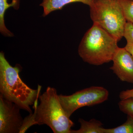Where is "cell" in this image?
Returning <instances> with one entry per match:
<instances>
[{"label":"cell","mask_w":133,"mask_h":133,"mask_svg":"<svg viewBox=\"0 0 133 133\" xmlns=\"http://www.w3.org/2000/svg\"><path fill=\"white\" fill-rule=\"evenodd\" d=\"M104 133H133V118L128 115L124 124L113 128L105 129Z\"/></svg>","instance_id":"11"},{"label":"cell","mask_w":133,"mask_h":133,"mask_svg":"<svg viewBox=\"0 0 133 133\" xmlns=\"http://www.w3.org/2000/svg\"><path fill=\"white\" fill-rule=\"evenodd\" d=\"M118 41L111 34L93 23L87 31L78 48L83 61L89 64L100 65L112 61L119 48Z\"/></svg>","instance_id":"3"},{"label":"cell","mask_w":133,"mask_h":133,"mask_svg":"<svg viewBox=\"0 0 133 133\" xmlns=\"http://www.w3.org/2000/svg\"><path fill=\"white\" fill-rule=\"evenodd\" d=\"M121 100H124L128 98H133V88L131 90H127L122 91L119 95Z\"/></svg>","instance_id":"15"},{"label":"cell","mask_w":133,"mask_h":133,"mask_svg":"<svg viewBox=\"0 0 133 133\" xmlns=\"http://www.w3.org/2000/svg\"><path fill=\"white\" fill-rule=\"evenodd\" d=\"M80 128L77 130H71V133H104L103 124L97 120L93 119L87 121L79 119Z\"/></svg>","instance_id":"10"},{"label":"cell","mask_w":133,"mask_h":133,"mask_svg":"<svg viewBox=\"0 0 133 133\" xmlns=\"http://www.w3.org/2000/svg\"><path fill=\"white\" fill-rule=\"evenodd\" d=\"M125 48L130 52L133 58V43L127 42Z\"/></svg>","instance_id":"16"},{"label":"cell","mask_w":133,"mask_h":133,"mask_svg":"<svg viewBox=\"0 0 133 133\" xmlns=\"http://www.w3.org/2000/svg\"><path fill=\"white\" fill-rule=\"evenodd\" d=\"M118 106L122 112L133 118V98L121 100Z\"/></svg>","instance_id":"13"},{"label":"cell","mask_w":133,"mask_h":133,"mask_svg":"<svg viewBox=\"0 0 133 133\" xmlns=\"http://www.w3.org/2000/svg\"><path fill=\"white\" fill-rule=\"evenodd\" d=\"M127 22L133 23V0H119Z\"/></svg>","instance_id":"12"},{"label":"cell","mask_w":133,"mask_h":133,"mask_svg":"<svg viewBox=\"0 0 133 133\" xmlns=\"http://www.w3.org/2000/svg\"><path fill=\"white\" fill-rule=\"evenodd\" d=\"M20 109L0 94V133H20L24 120Z\"/></svg>","instance_id":"6"},{"label":"cell","mask_w":133,"mask_h":133,"mask_svg":"<svg viewBox=\"0 0 133 133\" xmlns=\"http://www.w3.org/2000/svg\"><path fill=\"white\" fill-rule=\"evenodd\" d=\"M19 66H12L0 52V92L6 99L14 103L20 109L32 113L30 106L34 105L40 96L41 87L34 90L22 80Z\"/></svg>","instance_id":"2"},{"label":"cell","mask_w":133,"mask_h":133,"mask_svg":"<svg viewBox=\"0 0 133 133\" xmlns=\"http://www.w3.org/2000/svg\"><path fill=\"white\" fill-rule=\"evenodd\" d=\"M124 37L127 42L133 43V23L127 22L124 30Z\"/></svg>","instance_id":"14"},{"label":"cell","mask_w":133,"mask_h":133,"mask_svg":"<svg viewBox=\"0 0 133 133\" xmlns=\"http://www.w3.org/2000/svg\"><path fill=\"white\" fill-rule=\"evenodd\" d=\"M112 61L110 69L121 81L133 83V58L125 48H118Z\"/></svg>","instance_id":"7"},{"label":"cell","mask_w":133,"mask_h":133,"mask_svg":"<svg viewBox=\"0 0 133 133\" xmlns=\"http://www.w3.org/2000/svg\"><path fill=\"white\" fill-rule=\"evenodd\" d=\"M90 15L93 23L107 31L118 42L124 37L127 21L119 0H93Z\"/></svg>","instance_id":"4"},{"label":"cell","mask_w":133,"mask_h":133,"mask_svg":"<svg viewBox=\"0 0 133 133\" xmlns=\"http://www.w3.org/2000/svg\"><path fill=\"white\" fill-rule=\"evenodd\" d=\"M33 105V114L24 119L20 133H23L33 125L45 124L55 133H71L74 124L62 107L56 88L48 87Z\"/></svg>","instance_id":"1"},{"label":"cell","mask_w":133,"mask_h":133,"mask_svg":"<svg viewBox=\"0 0 133 133\" xmlns=\"http://www.w3.org/2000/svg\"><path fill=\"white\" fill-rule=\"evenodd\" d=\"M109 92L102 87L92 86L78 91L72 95H59V100L66 114L70 117L78 109L102 103L107 100Z\"/></svg>","instance_id":"5"},{"label":"cell","mask_w":133,"mask_h":133,"mask_svg":"<svg viewBox=\"0 0 133 133\" xmlns=\"http://www.w3.org/2000/svg\"><path fill=\"white\" fill-rule=\"evenodd\" d=\"M75 2H80L88 5H92L93 0H42L40 6L43 9V17H45L51 12L62 10L65 5Z\"/></svg>","instance_id":"8"},{"label":"cell","mask_w":133,"mask_h":133,"mask_svg":"<svg viewBox=\"0 0 133 133\" xmlns=\"http://www.w3.org/2000/svg\"><path fill=\"white\" fill-rule=\"evenodd\" d=\"M20 0H0V32L3 36L7 37H13L14 33L6 27L5 22V16L6 11L9 8L15 10L19 9Z\"/></svg>","instance_id":"9"}]
</instances>
